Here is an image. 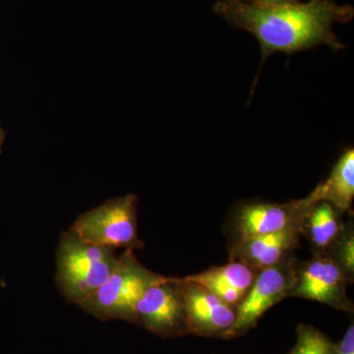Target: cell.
Listing matches in <instances>:
<instances>
[{"label": "cell", "instance_id": "ac0fdd59", "mask_svg": "<svg viewBox=\"0 0 354 354\" xmlns=\"http://www.w3.org/2000/svg\"><path fill=\"white\" fill-rule=\"evenodd\" d=\"M6 131H4L3 128H2L1 124H0V153H1L2 147H3L4 140H6Z\"/></svg>", "mask_w": 354, "mask_h": 354}, {"label": "cell", "instance_id": "5bb4252c", "mask_svg": "<svg viewBox=\"0 0 354 354\" xmlns=\"http://www.w3.org/2000/svg\"><path fill=\"white\" fill-rule=\"evenodd\" d=\"M335 342L314 326L301 323L297 328V342L288 354H335Z\"/></svg>", "mask_w": 354, "mask_h": 354}, {"label": "cell", "instance_id": "9c48e42d", "mask_svg": "<svg viewBox=\"0 0 354 354\" xmlns=\"http://www.w3.org/2000/svg\"><path fill=\"white\" fill-rule=\"evenodd\" d=\"M180 279L189 335L223 339L234 326L237 308L225 304L204 286Z\"/></svg>", "mask_w": 354, "mask_h": 354}, {"label": "cell", "instance_id": "7c38bea8", "mask_svg": "<svg viewBox=\"0 0 354 354\" xmlns=\"http://www.w3.org/2000/svg\"><path fill=\"white\" fill-rule=\"evenodd\" d=\"M320 201L330 203L342 215L351 211L354 198V151L349 148L337 160L330 176L316 187Z\"/></svg>", "mask_w": 354, "mask_h": 354}, {"label": "cell", "instance_id": "8fae6325", "mask_svg": "<svg viewBox=\"0 0 354 354\" xmlns=\"http://www.w3.org/2000/svg\"><path fill=\"white\" fill-rule=\"evenodd\" d=\"M258 270L241 261L230 260L227 265L212 267L206 271L185 277V279L204 286L225 304L234 305L246 295L252 286Z\"/></svg>", "mask_w": 354, "mask_h": 354}, {"label": "cell", "instance_id": "6da1fadb", "mask_svg": "<svg viewBox=\"0 0 354 354\" xmlns=\"http://www.w3.org/2000/svg\"><path fill=\"white\" fill-rule=\"evenodd\" d=\"M214 12L237 29L251 32L260 44L261 64L274 53L291 55L319 46L342 50L335 23L353 19L354 8L335 0H305L279 6H256L239 0H218Z\"/></svg>", "mask_w": 354, "mask_h": 354}, {"label": "cell", "instance_id": "277c9868", "mask_svg": "<svg viewBox=\"0 0 354 354\" xmlns=\"http://www.w3.org/2000/svg\"><path fill=\"white\" fill-rule=\"evenodd\" d=\"M138 196L115 197L76 218L70 230L84 241L118 250H141L138 234Z\"/></svg>", "mask_w": 354, "mask_h": 354}, {"label": "cell", "instance_id": "4fadbf2b", "mask_svg": "<svg viewBox=\"0 0 354 354\" xmlns=\"http://www.w3.org/2000/svg\"><path fill=\"white\" fill-rule=\"evenodd\" d=\"M342 214L325 201L316 203L307 214L302 234L309 239L315 254L327 252L344 227Z\"/></svg>", "mask_w": 354, "mask_h": 354}, {"label": "cell", "instance_id": "2e32d148", "mask_svg": "<svg viewBox=\"0 0 354 354\" xmlns=\"http://www.w3.org/2000/svg\"><path fill=\"white\" fill-rule=\"evenodd\" d=\"M335 354H354V325L353 321L349 324L344 337L335 344Z\"/></svg>", "mask_w": 354, "mask_h": 354}, {"label": "cell", "instance_id": "7a4b0ae2", "mask_svg": "<svg viewBox=\"0 0 354 354\" xmlns=\"http://www.w3.org/2000/svg\"><path fill=\"white\" fill-rule=\"evenodd\" d=\"M118 259L115 249L88 243L70 230L64 232L57 249L58 291L79 306L109 279Z\"/></svg>", "mask_w": 354, "mask_h": 354}, {"label": "cell", "instance_id": "ba28073f", "mask_svg": "<svg viewBox=\"0 0 354 354\" xmlns=\"http://www.w3.org/2000/svg\"><path fill=\"white\" fill-rule=\"evenodd\" d=\"M351 279L341 266L327 253L314 254L312 259L298 263L297 283L288 297H299L353 313L346 295Z\"/></svg>", "mask_w": 354, "mask_h": 354}, {"label": "cell", "instance_id": "9a60e30c", "mask_svg": "<svg viewBox=\"0 0 354 354\" xmlns=\"http://www.w3.org/2000/svg\"><path fill=\"white\" fill-rule=\"evenodd\" d=\"M344 270L351 283L354 278V232L353 221L344 223V230L327 252Z\"/></svg>", "mask_w": 354, "mask_h": 354}, {"label": "cell", "instance_id": "5b68a950", "mask_svg": "<svg viewBox=\"0 0 354 354\" xmlns=\"http://www.w3.org/2000/svg\"><path fill=\"white\" fill-rule=\"evenodd\" d=\"M320 202L316 188L302 199L286 203L246 200L234 205L227 220L230 246L261 235L302 227L310 209Z\"/></svg>", "mask_w": 354, "mask_h": 354}, {"label": "cell", "instance_id": "30bf717a", "mask_svg": "<svg viewBox=\"0 0 354 354\" xmlns=\"http://www.w3.org/2000/svg\"><path fill=\"white\" fill-rule=\"evenodd\" d=\"M301 235L302 227H291L254 237L230 246V258L261 271L295 253L299 247Z\"/></svg>", "mask_w": 354, "mask_h": 354}, {"label": "cell", "instance_id": "3957f363", "mask_svg": "<svg viewBox=\"0 0 354 354\" xmlns=\"http://www.w3.org/2000/svg\"><path fill=\"white\" fill-rule=\"evenodd\" d=\"M165 279L144 267L134 251L124 250L109 279L79 307L102 321L120 320L137 325V302L149 288Z\"/></svg>", "mask_w": 354, "mask_h": 354}, {"label": "cell", "instance_id": "8992f818", "mask_svg": "<svg viewBox=\"0 0 354 354\" xmlns=\"http://www.w3.org/2000/svg\"><path fill=\"white\" fill-rule=\"evenodd\" d=\"M298 263L295 253H291L258 272L252 286L237 307L234 326L223 335V339L230 341L246 335L257 326L268 310L290 297L297 283Z\"/></svg>", "mask_w": 354, "mask_h": 354}, {"label": "cell", "instance_id": "e0dca14e", "mask_svg": "<svg viewBox=\"0 0 354 354\" xmlns=\"http://www.w3.org/2000/svg\"><path fill=\"white\" fill-rule=\"evenodd\" d=\"M239 1L256 4V6H279V4L295 3V2L302 1V0H239Z\"/></svg>", "mask_w": 354, "mask_h": 354}, {"label": "cell", "instance_id": "52a82bcc", "mask_svg": "<svg viewBox=\"0 0 354 354\" xmlns=\"http://www.w3.org/2000/svg\"><path fill=\"white\" fill-rule=\"evenodd\" d=\"M137 325L162 339L189 335L181 279L165 277L144 292L136 305Z\"/></svg>", "mask_w": 354, "mask_h": 354}]
</instances>
